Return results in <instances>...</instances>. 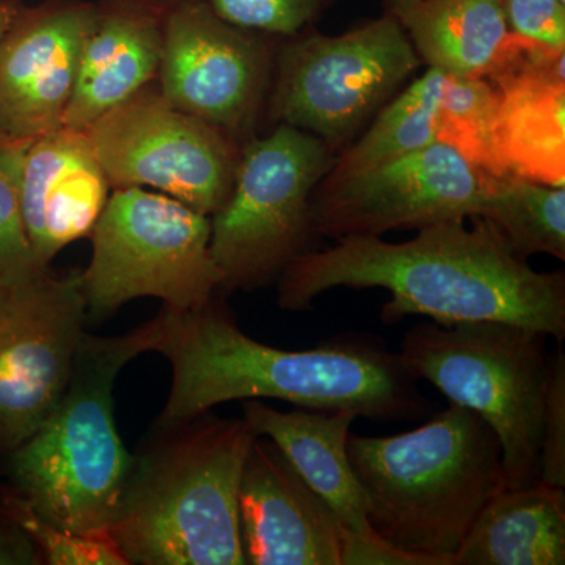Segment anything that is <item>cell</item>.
I'll return each instance as SVG.
<instances>
[{
  "label": "cell",
  "mask_w": 565,
  "mask_h": 565,
  "mask_svg": "<svg viewBox=\"0 0 565 565\" xmlns=\"http://www.w3.org/2000/svg\"><path fill=\"white\" fill-rule=\"evenodd\" d=\"M423 226L407 243L382 236H348L326 250L305 252L278 278V305L307 311L334 288L386 289L382 307L390 326L407 316L451 326L498 321L527 327L563 341L565 274L537 273L519 258L484 217Z\"/></svg>",
  "instance_id": "cell-1"
},
{
  "label": "cell",
  "mask_w": 565,
  "mask_h": 565,
  "mask_svg": "<svg viewBox=\"0 0 565 565\" xmlns=\"http://www.w3.org/2000/svg\"><path fill=\"white\" fill-rule=\"evenodd\" d=\"M156 351L172 363L158 424L188 422L228 401L280 399L308 411H351L377 423L429 414L433 404L399 353L367 334H343L307 351L252 340L217 297L196 310L163 305Z\"/></svg>",
  "instance_id": "cell-2"
},
{
  "label": "cell",
  "mask_w": 565,
  "mask_h": 565,
  "mask_svg": "<svg viewBox=\"0 0 565 565\" xmlns=\"http://www.w3.org/2000/svg\"><path fill=\"white\" fill-rule=\"evenodd\" d=\"M132 456L109 534L129 564L245 565L239 497L255 438L244 418L174 424Z\"/></svg>",
  "instance_id": "cell-3"
},
{
  "label": "cell",
  "mask_w": 565,
  "mask_h": 565,
  "mask_svg": "<svg viewBox=\"0 0 565 565\" xmlns=\"http://www.w3.org/2000/svg\"><path fill=\"white\" fill-rule=\"evenodd\" d=\"M348 456L371 531L427 565H455L476 519L505 487L498 435L456 404L408 433L349 435Z\"/></svg>",
  "instance_id": "cell-4"
},
{
  "label": "cell",
  "mask_w": 565,
  "mask_h": 565,
  "mask_svg": "<svg viewBox=\"0 0 565 565\" xmlns=\"http://www.w3.org/2000/svg\"><path fill=\"white\" fill-rule=\"evenodd\" d=\"M161 338V315L121 337L85 332L61 403L9 452L11 487L63 530L103 534L114 525L132 467L115 426V381L137 355L156 351Z\"/></svg>",
  "instance_id": "cell-5"
},
{
  "label": "cell",
  "mask_w": 565,
  "mask_h": 565,
  "mask_svg": "<svg viewBox=\"0 0 565 565\" xmlns=\"http://www.w3.org/2000/svg\"><path fill=\"white\" fill-rule=\"evenodd\" d=\"M546 338L509 322H422L401 344V360L416 381L429 382L449 404L475 412L492 427L509 489L534 484L541 473Z\"/></svg>",
  "instance_id": "cell-6"
},
{
  "label": "cell",
  "mask_w": 565,
  "mask_h": 565,
  "mask_svg": "<svg viewBox=\"0 0 565 565\" xmlns=\"http://www.w3.org/2000/svg\"><path fill=\"white\" fill-rule=\"evenodd\" d=\"M90 237L92 262L81 274L87 318L139 297L196 310L225 281L212 258L210 215L161 192L114 189Z\"/></svg>",
  "instance_id": "cell-7"
},
{
  "label": "cell",
  "mask_w": 565,
  "mask_h": 565,
  "mask_svg": "<svg viewBox=\"0 0 565 565\" xmlns=\"http://www.w3.org/2000/svg\"><path fill=\"white\" fill-rule=\"evenodd\" d=\"M422 63L385 11L341 35L307 29L278 41L267 117L318 137L338 154Z\"/></svg>",
  "instance_id": "cell-8"
},
{
  "label": "cell",
  "mask_w": 565,
  "mask_h": 565,
  "mask_svg": "<svg viewBox=\"0 0 565 565\" xmlns=\"http://www.w3.org/2000/svg\"><path fill=\"white\" fill-rule=\"evenodd\" d=\"M337 156L288 125L244 145L232 195L211 215V253L225 291L273 285L292 259L315 250L311 196Z\"/></svg>",
  "instance_id": "cell-9"
},
{
  "label": "cell",
  "mask_w": 565,
  "mask_h": 565,
  "mask_svg": "<svg viewBox=\"0 0 565 565\" xmlns=\"http://www.w3.org/2000/svg\"><path fill=\"white\" fill-rule=\"evenodd\" d=\"M85 134L111 191L150 188L210 217L232 195L243 145L174 107L154 82Z\"/></svg>",
  "instance_id": "cell-10"
},
{
  "label": "cell",
  "mask_w": 565,
  "mask_h": 565,
  "mask_svg": "<svg viewBox=\"0 0 565 565\" xmlns=\"http://www.w3.org/2000/svg\"><path fill=\"white\" fill-rule=\"evenodd\" d=\"M278 41L222 20L207 0L167 11L158 85L163 98L244 145L255 136Z\"/></svg>",
  "instance_id": "cell-11"
},
{
  "label": "cell",
  "mask_w": 565,
  "mask_h": 565,
  "mask_svg": "<svg viewBox=\"0 0 565 565\" xmlns=\"http://www.w3.org/2000/svg\"><path fill=\"white\" fill-rule=\"evenodd\" d=\"M85 321L81 274L55 278L47 270L0 288V452L24 444L61 403Z\"/></svg>",
  "instance_id": "cell-12"
},
{
  "label": "cell",
  "mask_w": 565,
  "mask_h": 565,
  "mask_svg": "<svg viewBox=\"0 0 565 565\" xmlns=\"http://www.w3.org/2000/svg\"><path fill=\"white\" fill-rule=\"evenodd\" d=\"M490 178L435 141L363 172L323 178L311 196V233L338 241L475 217Z\"/></svg>",
  "instance_id": "cell-13"
},
{
  "label": "cell",
  "mask_w": 565,
  "mask_h": 565,
  "mask_svg": "<svg viewBox=\"0 0 565 565\" xmlns=\"http://www.w3.org/2000/svg\"><path fill=\"white\" fill-rule=\"evenodd\" d=\"M96 11L88 0L22 7L0 40V136L31 140L63 128Z\"/></svg>",
  "instance_id": "cell-14"
},
{
  "label": "cell",
  "mask_w": 565,
  "mask_h": 565,
  "mask_svg": "<svg viewBox=\"0 0 565 565\" xmlns=\"http://www.w3.org/2000/svg\"><path fill=\"white\" fill-rule=\"evenodd\" d=\"M241 541L250 565H341L344 527L267 437L253 441L241 478Z\"/></svg>",
  "instance_id": "cell-15"
},
{
  "label": "cell",
  "mask_w": 565,
  "mask_h": 565,
  "mask_svg": "<svg viewBox=\"0 0 565 565\" xmlns=\"http://www.w3.org/2000/svg\"><path fill=\"white\" fill-rule=\"evenodd\" d=\"M111 185L85 131L63 128L29 143L22 163V221L33 253L47 267L66 245L90 237Z\"/></svg>",
  "instance_id": "cell-16"
},
{
  "label": "cell",
  "mask_w": 565,
  "mask_h": 565,
  "mask_svg": "<svg viewBox=\"0 0 565 565\" xmlns=\"http://www.w3.org/2000/svg\"><path fill=\"white\" fill-rule=\"evenodd\" d=\"M96 3L95 24L63 115V126L77 131L156 82L161 66L163 11L122 0Z\"/></svg>",
  "instance_id": "cell-17"
},
{
  "label": "cell",
  "mask_w": 565,
  "mask_h": 565,
  "mask_svg": "<svg viewBox=\"0 0 565 565\" xmlns=\"http://www.w3.org/2000/svg\"><path fill=\"white\" fill-rule=\"evenodd\" d=\"M351 411L278 412L258 399L244 401L253 433L273 440L305 482L330 505L351 533L375 535L367 522L366 494L348 456Z\"/></svg>",
  "instance_id": "cell-18"
},
{
  "label": "cell",
  "mask_w": 565,
  "mask_h": 565,
  "mask_svg": "<svg viewBox=\"0 0 565 565\" xmlns=\"http://www.w3.org/2000/svg\"><path fill=\"white\" fill-rule=\"evenodd\" d=\"M563 564L565 492L542 481L494 494L455 556V565Z\"/></svg>",
  "instance_id": "cell-19"
},
{
  "label": "cell",
  "mask_w": 565,
  "mask_h": 565,
  "mask_svg": "<svg viewBox=\"0 0 565 565\" xmlns=\"http://www.w3.org/2000/svg\"><path fill=\"white\" fill-rule=\"evenodd\" d=\"M416 54L449 76L486 77L509 36L500 0H384Z\"/></svg>",
  "instance_id": "cell-20"
},
{
  "label": "cell",
  "mask_w": 565,
  "mask_h": 565,
  "mask_svg": "<svg viewBox=\"0 0 565 565\" xmlns=\"http://www.w3.org/2000/svg\"><path fill=\"white\" fill-rule=\"evenodd\" d=\"M490 85L498 95L497 140L508 172L564 188L565 81L519 76Z\"/></svg>",
  "instance_id": "cell-21"
},
{
  "label": "cell",
  "mask_w": 565,
  "mask_h": 565,
  "mask_svg": "<svg viewBox=\"0 0 565 565\" xmlns=\"http://www.w3.org/2000/svg\"><path fill=\"white\" fill-rule=\"evenodd\" d=\"M448 74L429 68L379 111L371 128L337 156L326 178L338 180L373 169L437 141L438 111Z\"/></svg>",
  "instance_id": "cell-22"
},
{
  "label": "cell",
  "mask_w": 565,
  "mask_h": 565,
  "mask_svg": "<svg viewBox=\"0 0 565 565\" xmlns=\"http://www.w3.org/2000/svg\"><path fill=\"white\" fill-rule=\"evenodd\" d=\"M519 258L545 253L565 262V188L508 174L490 178L478 211Z\"/></svg>",
  "instance_id": "cell-23"
},
{
  "label": "cell",
  "mask_w": 565,
  "mask_h": 565,
  "mask_svg": "<svg viewBox=\"0 0 565 565\" xmlns=\"http://www.w3.org/2000/svg\"><path fill=\"white\" fill-rule=\"evenodd\" d=\"M498 95L484 77L449 76L446 79L437 141L455 148L476 169L490 177L511 174L497 140Z\"/></svg>",
  "instance_id": "cell-24"
},
{
  "label": "cell",
  "mask_w": 565,
  "mask_h": 565,
  "mask_svg": "<svg viewBox=\"0 0 565 565\" xmlns=\"http://www.w3.org/2000/svg\"><path fill=\"white\" fill-rule=\"evenodd\" d=\"M0 519L17 526L35 546L41 564L128 565L109 533L81 534L63 530L36 512L13 487L0 489Z\"/></svg>",
  "instance_id": "cell-25"
},
{
  "label": "cell",
  "mask_w": 565,
  "mask_h": 565,
  "mask_svg": "<svg viewBox=\"0 0 565 565\" xmlns=\"http://www.w3.org/2000/svg\"><path fill=\"white\" fill-rule=\"evenodd\" d=\"M31 140L0 136V288L24 285L47 273L22 221L21 172Z\"/></svg>",
  "instance_id": "cell-26"
},
{
  "label": "cell",
  "mask_w": 565,
  "mask_h": 565,
  "mask_svg": "<svg viewBox=\"0 0 565 565\" xmlns=\"http://www.w3.org/2000/svg\"><path fill=\"white\" fill-rule=\"evenodd\" d=\"M338 0H207L230 24L274 39H289L315 28Z\"/></svg>",
  "instance_id": "cell-27"
},
{
  "label": "cell",
  "mask_w": 565,
  "mask_h": 565,
  "mask_svg": "<svg viewBox=\"0 0 565 565\" xmlns=\"http://www.w3.org/2000/svg\"><path fill=\"white\" fill-rule=\"evenodd\" d=\"M539 481L565 489V356L561 349L550 356L542 414Z\"/></svg>",
  "instance_id": "cell-28"
},
{
  "label": "cell",
  "mask_w": 565,
  "mask_h": 565,
  "mask_svg": "<svg viewBox=\"0 0 565 565\" xmlns=\"http://www.w3.org/2000/svg\"><path fill=\"white\" fill-rule=\"evenodd\" d=\"M509 31L565 50V3L561 0H503Z\"/></svg>",
  "instance_id": "cell-29"
},
{
  "label": "cell",
  "mask_w": 565,
  "mask_h": 565,
  "mask_svg": "<svg viewBox=\"0 0 565 565\" xmlns=\"http://www.w3.org/2000/svg\"><path fill=\"white\" fill-rule=\"evenodd\" d=\"M396 564L427 565L422 557L408 555L386 544L377 535H362L345 531L343 545V563L341 565Z\"/></svg>",
  "instance_id": "cell-30"
},
{
  "label": "cell",
  "mask_w": 565,
  "mask_h": 565,
  "mask_svg": "<svg viewBox=\"0 0 565 565\" xmlns=\"http://www.w3.org/2000/svg\"><path fill=\"white\" fill-rule=\"evenodd\" d=\"M41 564L39 552L17 526L0 519V565Z\"/></svg>",
  "instance_id": "cell-31"
},
{
  "label": "cell",
  "mask_w": 565,
  "mask_h": 565,
  "mask_svg": "<svg viewBox=\"0 0 565 565\" xmlns=\"http://www.w3.org/2000/svg\"><path fill=\"white\" fill-rule=\"evenodd\" d=\"M22 7L24 3L21 0H0V40L17 20Z\"/></svg>",
  "instance_id": "cell-32"
},
{
  "label": "cell",
  "mask_w": 565,
  "mask_h": 565,
  "mask_svg": "<svg viewBox=\"0 0 565 565\" xmlns=\"http://www.w3.org/2000/svg\"><path fill=\"white\" fill-rule=\"evenodd\" d=\"M122 2L139 3V6L150 7V9L163 11L172 10L173 7L180 6L185 0H122Z\"/></svg>",
  "instance_id": "cell-33"
},
{
  "label": "cell",
  "mask_w": 565,
  "mask_h": 565,
  "mask_svg": "<svg viewBox=\"0 0 565 565\" xmlns=\"http://www.w3.org/2000/svg\"><path fill=\"white\" fill-rule=\"evenodd\" d=\"M561 2L565 3V0H561Z\"/></svg>",
  "instance_id": "cell-34"
},
{
  "label": "cell",
  "mask_w": 565,
  "mask_h": 565,
  "mask_svg": "<svg viewBox=\"0 0 565 565\" xmlns=\"http://www.w3.org/2000/svg\"><path fill=\"white\" fill-rule=\"evenodd\" d=\"M500 2H503V0H500Z\"/></svg>",
  "instance_id": "cell-35"
}]
</instances>
